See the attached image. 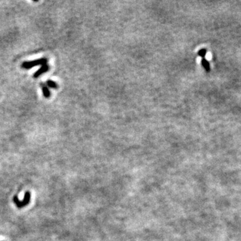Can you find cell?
<instances>
[{"label": "cell", "instance_id": "6da1fadb", "mask_svg": "<svg viewBox=\"0 0 241 241\" xmlns=\"http://www.w3.org/2000/svg\"><path fill=\"white\" fill-rule=\"evenodd\" d=\"M47 63H48V59L46 58H42L32 61L24 62L22 63V68L24 69H31V68H34L37 66L46 65H47Z\"/></svg>", "mask_w": 241, "mask_h": 241}, {"label": "cell", "instance_id": "7a4b0ae2", "mask_svg": "<svg viewBox=\"0 0 241 241\" xmlns=\"http://www.w3.org/2000/svg\"><path fill=\"white\" fill-rule=\"evenodd\" d=\"M30 198H31L30 192H29V191H27V192H26V193H25L24 199L22 200V201L18 199L17 195H15V196L13 197V202L15 203L16 206L18 208H24V207L28 205L30 202Z\"/></svg>", "mask_w": 241, "mask_h": 241}, {"label": "cell", "instance_id": "3957f363", "mask_svg": "<svg viewBox=\"0 0 241 241\" xmlns=\"http://www.w3.org/2000/svg\"><path fill=\"white\" fill-rule=\"evenodd\" d=\"M49 69H50V66L48 65L42 66H41L40 69H39L34 73V78H35V79L38 78L40 76H41V75L44 74V73H46V72H48L49 70Z\"/></svg>", "mask_w": 241, "mask_h": 241}, {"label": "cell", "instance_id": "277c9868", "mask_svg": "<svg viewBox=\"0 0 241 241\" xmlns=\"http://www.w3.org/2000/svg\"><path fill=\"white\" fill-rule=\"evenodd\" d=\"M40 86H41V89H42V90L44 97L46 99H48L50 97H51V91H50L47 85L45 84H40Z\"/></svg>", "mask_w": 241, "mask_h": 241}, {"label": "cell", "instance_id": "5b68a950", "mask_svg": "<svg viewBox=\"0 0 241 241\" xmlns=\"http://www.w3.org/2000/svg\"><path fill=\"white\" fill-rule=\"evenodd\" d=\"M201 63L202 66L205 69V70L207 72H209L210 70V63L206 60V58H202V60Z\"/></svg>", "mask_w": 241, "mask_h": 241}, {"label": "cell", "instance_id": "8992f818", "mask_svg": "<svg viewBox=\"0 0 241 241\" xmlns=\"http://www.w3.org/2000/svg\"><path fill=\"white\" fill-rule=\"evenodd\" d=\"M46 85H47L48 87L52 88V89H58V86L56 82H54V81H53L52 80H48L47 82H46Z\"/></svg>", "mask_w": 241, "mask_h": 241}, {"label": "cell", "instance_id": "52a82bcc", "mask_svg": "<svg viewBox=\"0 0 241 241\" xmlns=\"http://www.w3.org/2000/svg\"><path fill=\"white\" fill-rule=\"evenodd\" d=\"M206 52H207L206 50L204 49V48H202L201 50H200V51L198 52V55L202 57V58H205V56L206 55Z\"/></svg>", "mask_w": 241, "mask_h": 241}]
</instances>
